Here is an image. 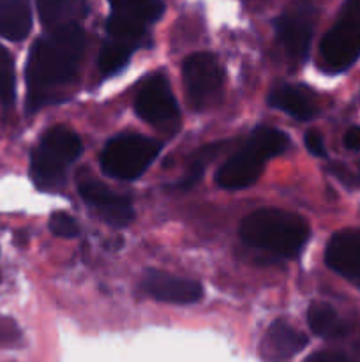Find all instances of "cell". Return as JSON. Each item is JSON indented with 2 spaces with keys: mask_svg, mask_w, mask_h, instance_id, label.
<instances>
[{
  "mask_svg": "<svg viewBox=\"0 0 360 362\" xmlns=\"http://www.w3.org/2000/svg\"><path fill=\"white\" fill-rule=\"evenodd\" d=\"M187 101L194 110H201L217 95L222 87V69L212 53L201 52L187 57L182 66Z\"/></svg>",
  "mask_w": 360,
  "mask_h": 362,
  "instance_id": "cell-7",
  "label": "cell"
},
{
  "mask_svg": "<svg viewBox=\"0 0 360 362\" xmlns=\"http://www.w3.org/2000/svg\"><path fill=\"white\" fill-rule=\"evenodd\" d=\"M49 230L62 239H74L80 235V226H78L76 219L67 212H53L49 218Z\"/></svg>",
  "mask_w": 360,
  "mask_h": 362,
  "instance_id": "cell-22",
  "label": "cell"
},
{
  "mask_svg": "<svg viewBox=\"0 0 360 362\" xmlns=\"http://www.w3.org/2000/svg\"><path fill=\"white\" fill-rule=\"evenodd\" d=\"M314 18L311 9H295L286 13L275 21V32L286 55L293 62H304L309 53L313 37Z\"/></svg>",
  "mask_w": 360,
  "mask_h": 362,
  "instance_id": "cell-10",
  "label": "cell"
},
{
  "mask_svg": "<svg viewBox=\"0 0 360 362\" xmlns=\"http://www.w3.org/2000/svg\"><path fill=\"white\" fill-rule=\"evenodd\" d=\"M244 243L256 250L292 258L309 240L306 219L281 209H260L247 216L240 225Z\"/></svg>",
  "mask_w": 360,
  "mask_h": 362,
  "instance_id": "cell-2",
  "label": "cell"
},
{
  "mask_svg": "<svg viewBox=\"0 0 360 362\" xmlns=\"http://www.w3.org/2000/svg\"><path fill=\"white\" fill-rule=\"evenodd\" d=\"M344 147L352 152L360 151V127L353 126L344 133Z\"/></svg>",
  "mask_w": 360,
  "mask_h": 362,
  "instance_id": "cell-25",
  "label": "cell"
},
{
  "mask_svg": "<svg viewBox=\"0 0 360 362\" xmlns=\"http://www.w3.org/2000/svg\"><path fill=\"white\" fill-rule=\"evenodd\" d=\"M141 286L152 299L168 304H194L203 296V288L198 281L162 271H148Z\"/></svg>",
  "mask_w": 360,
  "mask_h": 362,
  "instance_id": "cell-11",
  "label": "cell"
},
{
  "mask_svg": "<svg viewBox=\"0 0 360 362\" xmlns=\"http://www.w3.org/2000/svg\"><path fill=\"white\" fill-rule=\"evenodd\" d=\"M321 59L330 71H344L360 57V0H346L334 27L320 46Z\"/></svg>",
  "mask_w": 360,
  "mask_h": 362,
  "instance_id": "cell-6",
  "label": "cell"
},
{
  "mask_svg": "<svg viewBox=\"0 0 360 362\" xmlns=\"http://www.w3.org/2000/svg\"><path fill=\"white\" fill-rule=\"evenodd\" d=\"M304 144H306L307 151L313 156H316V158H325L327 156V147H325L323 136L316 129L307 131L306 136H304Z\"/></svg>",
  "mask_w": 360,
  "mask_h": 362,
  "instance_id": "cell-23",
  "label": "cell"
},
{
  "mask_svg": "<svg viewBox=\"0 0 360 362\" xmlns=\"http://www.w3.org/2000/svg\"><path fill=\"white\" fill-rule=\"evenodd\" d=\"M78 191H80V197L83 198L85 204L94 209L99 218L108 223L109 226L124 228L134 218L129 198L116 194L115 191H112L104 184L97 182L95 179H90V177L80 179Z\"/></svg>",
  "mask_w": 360,
  "mask_h": 362,
  "instance_id": "cell-9",
  "label": "cell"
},
{
  "mask_svg": "<svg viewBox=\"0 0 360 362\" xmlns=\"http://www.w3.org/2000/svg\"><path fill=\"white\" fill-rule=\"evenodd\" d=\"M307 338L284 322H274L261 341V357L267 362H288L302 352Z\"/></svg>",
  "mask_w": 360,
  "mask_h": 362,
  "instance_id": "cell-13",
  "label": "cell"
},
{
  "mask_svg": "<svg viewBox=\"0 0 360 362\" xmlns=\"http://www.w3.org/2000/svg\"><path fill=\"white\" fill-rule=\"evenodd\" d=\"M30 28V0H0V37L23 41Z\"/></svg>",
  "mask_w": 360,
  "mask_h": 362,
  "instance_id": "cell-15",
  "label": "cell"
},
{
  "mask_svg": "<svg viewBox=\"0 0 360 362\" xmlns=\"http://www.w3.org/2000/svg\"><path fill=\"white\" fill-rule=\"evenodd\" d=\"M325 262L334 272L360 286V230H342L332 235Z\"/></svg>",
  "mask_w": 360,
  "mask_h": 362,
  "instance_id": "cell-12",
  "label": "cell"
},
{
  "mask_svg": "<svg viewBox=\"0 0 360 362\" xmlns=\"http://www.w3.org/2000/svg\"><path fill=\"white\" fill-rule=\"evenodd\" d=\"M35 6L46 30L80 25L88 14L87 0H35Z\"/></svg>",
  "mask_w": 360,
  "mask_h": 362,
  "instance_id": "cell-14",
  "label": "cell"
},
{
  "mask_svg": "<svg viewBox=\"0 0 360 362\" xmlns=\"http://www.w3.org/2000/svg\"><path fill=\"white\" fill-rule=\"evenodd\" d=\"M85 49L80 25L48 30L32 45L27 62L28 110L41 108L74 80Z\"/></svg>",
  "mask_w": 360,
  "mask_h": 362,
  "instance_id": "cell-1",
  "label": "cell"
},
{
  "mask_svg": "<svg viewBox=\"0 0 360 362\" xmlns=\"http://www.w3.org/2000/svg\"><path fill=\"white\" fill-rule=\"evenodd\" d=\"M81 140L66 126H55L42 134L32 152V179L39 189L55 191L66 180V172L81 154Z\"/></svg>",
  "mask_w": 360,
  "mask_h": 362,
  "instance_id": "cell-4",
  "label": "cell"
},
{
  "mask_svg": "<svg viewBox=\"0 0 360 362\" xmlns=\"http://www.w3.org/2000/svg\"><path fill=\"white\" fill-rule=\"evenodd\" d=\"M136 115L154 126H168L179 119V105L164 74H152L136 95Z\"/></svg>",
  "mask_w": 360,
  "mask_h": 362,
  "instance_id": "cell-8",
  "label": "cell"
},
{
  "mask_svg": "<svg viewBox=\"0 0 360 362\" xmlns=\"http://www.w3.org/2000/svg\"><path fill=\"white\" fill-rule=\"evenodd\" d=\"M112 13L133 23L143 25L154 23L164 13L162 0H109Z\"/></svg>",
  "mask_w": 360,
  "mask_h": 362,
  "instance_id": "cell-17",
  "label": "cell"
},
{
  "mask_svg": "<svg viewBox=\"0 0 360 362\" xmlns=\"http://www.w3.org/2000/svg\"><path fill=\"white\" fill-rule=\"evenodd\" d=\"M161 144L143 134H119L102 148L101 168L112 179L134 180L152 165Z\"/></svg>",
  "mask_w": 360,
  "mask_h": 362,
  "instance_id": "cell-5",
  "label": "cell"
},
{
  "mask_svg": "<svg viewBox=\"0 0 360 362\" xmlns=\"http://www.w3.org/2000/svg\"><path fill=\"white\" fill-rule=\"evenodd\" d=\"M289 140L274 127H258L236 154H233L215 173V182L222 189H244L253 186L263 172L268 159L282 154Z\"/></svg>",
  "mask_w": 360,
  "mask_h": 362,
  "instance_id": "cell-3",
  "label": "cell"
},
{
  "mask_svg": "<svg viewBox=\"0 0 360 362\" xmlns=\"http://www.w3.org/2000/svg\"><path fill=\"white\" fill-rule=\"evenodd\" d=\"M307 324L314 334L325 339L342 338L348 331L344 322L334 311V308L325 303L311 304L309 311H307Z\"/></svg>",
  "mask_w": 360,
  "mask_h": 362,
  "instance_id": "cell-18",
  "label": "cell"
},
{
  "mask_svg": "<svg viewBox=\"0 0 360 362\" xmlns=\"http://www.w3.org/2000/svg\"><path fill=\"white\" fill-rule=\"evenodd\" d=\"M306 362H353L344 354L339 352H316L309 357Z\"/></svg>",
  "mask_w": 360,
  "mask_h": 362,
  "instance_id": "cell-24",
  "label": "cell"
},
{
  "mask_svg": "<svg viewBox=\"0 0 360 362\" xmlns=\"http://www.w3.org/2000/svg\"><path fill=\"white\" fill-rule=\"evenodd\" d=\"M268 103L274 108L281 110V112L288 113L289 117L302 120V122L311 120L316 113V105H314L309 92L302 87H295V85H281V87L274 88L270 92Z\"/></svg>",
  "mask_w": 360,
  "mask_h": 362,
  "instance_id": "cell-16",
  "label": "cell"
},
{
  "mask_svg": "<svg viewBox=\"0 0 360 362\" xmlns=\"http://www.w3.org/2000/svg\"><path fill=\"white\" fill-rule=\"evenodd\" d=\"M136 48L134 45L126 41H120V39H109L102 45L101 52H99L97 66L99 71L102 74H115L119 71H122L124 67L129 62L131 55H133V49Z\"/></svg>",
  "mask_w": 360,
  "mask_h": 362,
  "instance_id": "cell-19",
  "label": "cell"
},
{
  "mask_svg": "<svg viewBox=\"0 0 360 362\" xmlns=\"http://www.w3.org/2000/svg\"><path fill=\"white\" fill-rule=\"evenodd\" d=\"M14 101V67L9 52L0 46V103L11 105Z\"/></svg>",
  "mask_w": 360,
  "mask_h": 362,
  "instance_id": "cell-21",
  "label": "cell"
},
{
  "mask_svg": "<svg viewBox=\"0 0 360 362\" xmlns=\"http://www.w3.org/2000/svg\"><path fill=\"white\" fill-rule=\"evenodd\" d=\"M221 145L222 144L208 145V147L198 151L196 154H194L193 161L189 163L187 175L184 177L179 184H176V189H189V187H193L194 184L200 180V177L203 175V170H205V166H207V163L219 154V148H221Z\"/></svg>",
  "mask_w": 360,
  "mask_h": 362,
  "instance_id": "cell-20",
  "label": "cell"
}]
</instances>
